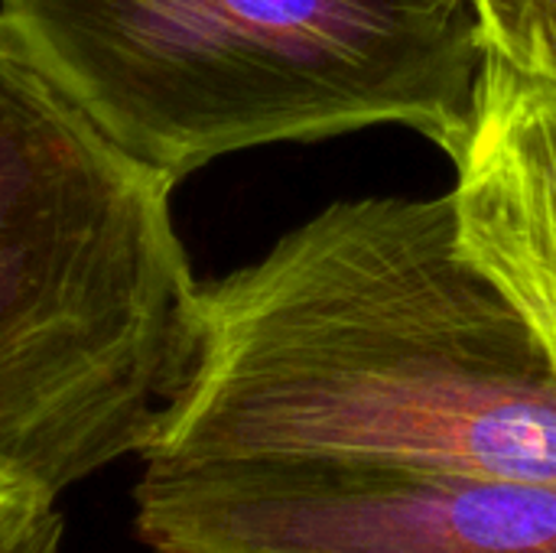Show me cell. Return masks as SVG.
I'll list each match as a JSON object with an SVG mask.
<instances>
[{
  "instance_id": "obj_4",
  "label": "cell",
  "mask_w": 556,
  "mask_h": 553,
  "mask_svg": "<svg viewBox=\"0 0 556 553\" xmlns=\"http://www.w3.org/2000/svg\"><path fill=\"white\" fill-rule=\"evenodd\" d=\"M153 553H556V482L329 463H143Z\"/></svg>"
},
{
  "instance_id": "obj_2",
  "label": "cell",
  "mask_w": 556,
  "mask_h": 553,
  "mask_svg": "<svg viewBox=\"0 0 556 553\" xmlns=\"http://www.w3.org/2000/svg\"><path fill=\"white\" fill-rule=\"evenodd\" d=\"M173 189L0 23V479L59 502L153 440L199 300Z\"/></svg>"
},
{
  "instance_id": "obj_1",
  "label": "cell",
  "mask_w": 556,
  "mask_h": 553,
  "mask_svg": "<svg viewBox=\"0 0 556 553\" xmlns=\"http://www.w3.org/2000/svg\"><path fill=\"white\" fill-rule=\"evenodd\" d=\"M140 460L556 482V372L456 251L446 192L339 199L199 284Z\"/></svg>"
},
{
  "instance_id": "obj_3",
  "label": "cell",
  "mask_w": 556,
  "mask_h": 553,
  "mask_svg": "<svg viewBox=\"0 0 556 553\" xmlns=\"http://www.w3.org/2000/svg\"><path fill=\"white\" fill-rule=\"evenodd\" d=\"M0 23L173 186L241 150L371 127L450 156L485 59L469 0H0Z\"/></svg>"
},
{
  "instance_id": "obj_5",
  "label": "cell",
  "mask_w": 556,
  "mask_h": 553,
  "mask_svg": "<svg viewBox=\"0 0 556 553\" xmlns=\"http://www.w3.org/2000/svg\"><path fill=\"white\" fill-rule=\"evenodd\" d=\"M446 160L456 251L521 313L556 372V85L485 49Z\"/></svg>"
},
{
  "instance_id": "obj_6",
  "label": "cell",
  "mask_w": 556,
  "mask_h": 553,
  "mask_svg": "<svg viewBox=\"0 0 556 553\" xmlns=\"http://www.w3.org/2000/svg\"><path fill=\"white\" fill-rule=\"evenodd\" d=\"M482 46L556 85V0H469Z\"/></svg>"
},
{
  "instance_id": "obj_7",
  "label": "cell",
  "mask_w": 556,
  "mask_h": 553,
  "mask_svg": "<svg viewBox=\"0 0 556 553\" xmlns=\"http://www.w3.org/2000/svg\"><path fill=\"white\" fill-rule=\"evenodd\" d=\"M62 515L55 499L0 479V553H59Z\"/></svg>"
}]
</instances>
